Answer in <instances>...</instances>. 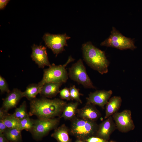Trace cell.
<instances>
[{
	"mask_svg": "<svg viewBox=\"0 0 142 142\" xmlns=\"http://www.w3.org/2000/svg\"><path fill=\"white\" fill-rule=\"evenodd\" d=\"M82 49L84 60L88 66L101 74L108 72L109 62L104 51L90 41L83 44Z\"/></svg>",
	"mask_w": 142,
	"mask_h": 142,
	"instance_id": "cell-2",
	"label": "cell"
},
{
	"mask_svg": "<svg viewBox=\"0 0 142 142\" xmlns=\"http://www.w3.org/2000/svg\"><path fill=\"white\" fill-rule=\"evenodd\" d=\"M21 131L17 128H7L3 134L9 142H22Z\"/></svg>",
	"mask_w": 142,
	"mask_h": 142,
	"instance_id": "cell-19",
	"label": "cell"
},
{
	"mask_svg": "<svg viewBox=\"0 0 142 142\" xmlns=\"http://www.w3.org/2000/svg\"><path fill=\"white\" fill-rule=\"evenodd\" d=\"M69 129L64 124L55 129L51 136L58 142H71L69 136Z\"/></svg>",
	"mask_w": 142,
	"mask_h": 142,
	"instance_id": "cell-17",
	"label": "cell"
},
{
	"mask_svg": "<svg viewBox=\"0 0 142 142\" xmlns=\"http://www.w3.org/2000/svg\"><path fill=\"white\" fill-rule=\"evenodd\" d=\"M110 142H113V141H111Z\"/></svg>",
	"mask_w": 142,
	"mask_h": 142,
	"instance_id": "cell-33",
	"label": "cell"
},
{
	"mask_svg": "<svg viewBox=\"0 0 142 142\" xmlns=\"http://www.w3.org/2000/svg\"><path fill=\"white\" fill-rule=\"evenodd\" d=\"M110 36L100 44L101 46L115 48L121 50L136 48L134 41L131 38L123 36L114 27Z\"/></svg>",
	"mask_w": 142,
	"mask_h": 142,
	"instance_id": "cell-7",
	"label": "cell"
},
{
	"mask_svg": "<svg viewBox=\"0 0 142 142\" xmlns=\"http://www.w3.org/2000/svg\"><path fill=\"white\" fill-rule=\"evenodd\" d=\"M15 117L18 120H20L29 116L27 109V103L24 101L18 108H16L13 113Z\"/></svg>",
	"mask_w": 142,
	"mask_h": 142,
	"instance_id": "cell-22",
	"label": "cell"
},
{
	"mask_svg": "<svg viewBox=\"0 0 142 142\" xmlns=\"http://www.w3.org/2000/svg\"><path fill=\"white\" fill-rule=\"evenodd\" d=\"M0 90L2 93L7 92L8 93L10 92L6 80L1 75L0 76Z\"/></svg>",
	"mask_w": 142,
	"mask_h": 142,
	"instance_id": "cell-25",
	"label": "cell"
},
{
	"mask_svg": "<svg viewBox=\"0 0 142 142\" xmlns=\"http://www.w3.org/2000/svg\"><path fill=\"white\" fill-rule=\"evenodd\" d=\"M79 103L77 102L67 103L60 117L70 121L74 119L76 117Z\"/></svg>",
	"mask_w": 142,
	"mask_h": 142,
	"instance_id": "cell-18",
	"label": "cell"
},
{
	"mask_svg": "<svg viewBox=\"0 0 142 142\" xmlns=\"http://www.w3.org/2000/svg\"><path fill=\"white\" fill-rule=\"evenodd\" d=\"M85 141L80 139H78L75 142H85Z\"/></svg>",
	"mask_w": 142,
	"mask_h": 142,
	"instance_id": "cell-32",
	"label": "cell"
},
{
	"mask_svg": "<svg viewBox=\"0 0 142 142\" xmlns=\"http://www.w3.org/2000/svg\"><path fill=\"white\" fill-rule=\"evenodd\" d=\"M77 116L83 119L96 121L101 114L95 105L88 103L83 108L78 109Z\"/></svg>",
	"mask_w": 142,
	"mask_h": 142,
	"instance_id": "cell-13",
	"label": "cell"
},
{
	"mask_svg": "<svg viewBox=\"0 0 142 142\" xmlns=\"http://www.w3.org/2000/svg\"><path fill=\"white\" fill-rule=\"evenodd\" d=\"M31 57L39 68H43L45 66L51 65L48 57L46 48L42 45L34 44L32 47Z\"/></svg>",
	"mask_w": 142,
	"mask_h": 142,
	"instance_id": "cell-11",
	"label": "cell"
},
{
	"mask_svg": "<svg viewBox=\"0 0 142 142\" xmlns=\"http://www.w3.org/2000/svg\"><path fill=\"white\" fill-rule=\"evenodd\" d=\"M69 133L78 139L84 141L96 135L99 125L95 121L76 117L71 121Z\"/></svg>",
	"mask_w": 142,
	"mask_h": 142,
	"instance_id": "cell-3",
	"label": "cell"
},
{
	"mask_svg": "<svg viewBox=\"0 0 142 142\" xmlns=\"http://www.w3.org/2000/svg\"><path fill=\"white\" fill-rule=\"evenodd\" d=\"M60 118H38L32 119V128L30 132L33 138L36 140H40L51 130L57 127Z\"/></svg>",
	"mask_w": 142,
	"mask_h": 142,
	"instance_id": "cell-5",
	"label": "cell"
},
{
	"mask_svg": "<svg viewBox=\"0 0 142 142\" xmlns=\"http://www.w3.org/2000/svg\"><path fill=\"white\" fill-rule=\"evenodd\" d=\"M29 116L38 118H52L60 117L67 102L59 98L51 99L42 97L30 101Z\"/></svg>",
	"mask_w": 142,
	"mask_h": 142,
	"instance_id": "cell-1",
	"label": "cell"
},
{
	"mask_svg": "<svg viewBox=\"0 0 142 142\" xmlns=\"http://www.w3.org/2000/svg\"><path fill=\"white\" fill-rule=\"evenodd\" d=\"M113 94L111 90H97L90 93L86 98L87 103L97 105L104 108Z\"/></svg>",
	"mask_w": 142,
	"mask_h": 142,
	"instance_id": "cell-10",
	"label": "cell"
},
{
	"mask_svg": "<svg viewBox=\"0 0 142 142\" xmlns=\"http://www.w3.org/2000/svg\"><path fill=\"white\" fill-rule=\"evenodd\" d=\"M9 0H0V9H3L6 6Z\"/></svg>",
	"mask_w": 142,
	"mask_h": 142,
	"instance_id": "cell-30",
	"label": "cell"
},
{
	"mask_svg": "<svg viewBox=\"0 0 142 142\" xmlns=\"http://www.w3.org/2000/svg\"><path fill=\"white\" fill-rule=\"evenodd\" d=\"M3 99L2 107L6 111L16 108L21 99L23 97V92L17 88L10 92Z\"/></svg>",
	"mask_w": 142,
	"mask_h": 142,
	"instance_id": "cell-14",
	"label": "cell"
},
{
	"mask_svg": "<svg viewBox=\"0 0 142 142\" xmlns=\"http://www.w3.org/2000/svg\"><path fill=\"white\" fill-rule=\"evenodd\" d=\"M85 141L87 142H108L107 141L102 138L94 136L90 137L86 139Z\"/></svg>",
	"mask_w": 142,
	"mask_h": 142,
	"instance_id": "cell-27",
	"label": "cell"
},
{
	"mask_svg": "<svg viewBox=\"0 0 142 142\" xmlns=\"http://www.w3.org/2000/svg\"><path fill=\"white\" fill-rule=\"evenodd\" d=\"M74 60L70 56L67 62L63 65H56L54 63L51 64L48 68L44 70L43 78L38 84L42 87L43 85L48 83H65L69 77L66 67Z\"/></svg>",
	"mask_w": 142,
	"mask_h": 142,
	"instance_id": "cell-4",
	"label": "cell"
},
{
	"mask_svg": "<svg viewBox=\"0 0 142 142\" xmlns=\"http://www.w3.org/2000/svg\"><path fill=\"white\" fill-rule=\"evenodd\" d=\"M70 38L66 33L53 34L46 33L43 37L46 45L56 56L65 50L64 47L68 46L67 40Z\"/></svg>",
	"mask_w": 142,
	"mask_h": 142,
	"instance_id": "cell-8",
	"label": "cell"
},
{
	"mask_svg": "<svg viewBox=\"0 0 142 142\" xmlns=\"http://www.w3.org/2000/svg\"><path fill=\"white\" fill-rule=\"evenodd\" d=\"M42 87L38 84H29L26 90L23 92V97H26L30 101L35 99L37 95L40 93Z\"/></svg>",
	"mask_w": 142,
	"mask_h": 142,
	"instance_id": "cell-20",
	"label": "cell"
},
{
	"mask_svg": "<svg viewBox=\"0 0 142 142\" xmlns=\"http://www.w3.org/2000/svg\"><path fill=\"white\" fill-rule=\"evenodd\" d=\"M29 116L19 120V129L22 131L25 130L30 132L31 131L33 127V122Z\"/></svg>",
	"mask_w": 142,
	"mask_h": 142,
	"instance_id": "cell-23",
	"label": "cell"
},
{
	"mask_svg": "<svg viewBox=\"0 0 142 142\" xmlns=\"http://www.w3.org/2000/svg\"><path fill=\"white\" fill-rule=\"evenodd\" d=\"M7 128L3 120H0V133H3Z\"/></svg>",
	"mask_w": 142,
	"mask_h": 142,
	"instance_id": "cell-29",
	"label": "cell"
},
{
	"mask_svg": "<svg viewBox=\"0 0 142 142\" xmlns=\"http://www.w3.org/2000/svg\"><path fill=\"white\" fill-rule=\"evenodd\" d=\"M0 142H9L2 133H0Z\"/></svg>",
	"mask_w": 142,
	"mask_h": 142,
	"instance_id": "cell-31",
	"label": "cell"
},
{
	"mask_svg": "<svg viewBox=\"0 0 142 142\" xmlns=\"http://www.w3.org/2000/svg\"><path fill=\"white\" fill-rule=\"evenodd\" d=\"M112 116L105 119L99 125L95 135L107 141L111 134L116 129Z\"/></svg>",
	"mask_w": 142,
	"mask_h": 142,
	"instance_id": "cell-12",
	"label": "cell"
},
{
	"mask_svg": "<svg viewBox=\"0 0 142 142\" xmlns=\"http://www.w3.org/2000/svg\"><path fill=\"white\" fill-rule=\"evenodd\" d=\"M59 94L60 98L67 100H71L69 88L65 87L60 91Z\"/></svg>",
	"mask_w": 142,
	"mask_h": 142,
	"instance_id": "cell-26",
	"label": "cell"
},
{
	"mask_svg": "<svg viewBox=\"0 0 142 142\" xmlns=\"http://www.w3.org/2000/svg\"><path fill=\"white\" fill-rule=\"evenodd\" d=\"M68 77L86 88H96L88 75L83 60L80 59L73 64L68 69Z\"/></svg>",
	"mask_w": 142,
	"mask_h": 142,
	"instance_id": "cell-6",
	"label": "cell"
},
{
	"mask_svg": "<svg viewBox=\"0 0 142 142\" xmlns=\"http://www.w3.org/2000/svg\"><path fill=\"white\" fill-rule=\"evenodd\" d=\"M3 120L7 128L19 129V120L15 117L13 114H9Z\"/></svg>",
	"mask_w": 142,
	"mask_h": 142,
	"instance_id": "cell-21",
	"label": "cell"
},
{
	"mask_svg": "<svg viewBox=\"0 0 142 142\" xmlns=\"http://www.w3.org/2000/svg\"><path fill=\"white\" fill-rule=\"evenodd\" d=\"M112 117L116 129L120 131L127 133L134 129L135 126L132 119L130 110L125 109L120 112H116Z\"/></svg>",
	"mask_w": 142,
	"mask_h": 142,
	"instance_id": "cell-9",
	"label": "cell"
},
{
	"mask_svg": "<svg viewBox=\"0 0 142 142\" xmlns=\"http://www.w3.org/2000/svg\"><path fill=\"white\" fill-rule=\"evenodd\" d=\"M63 83H48L42 87L39 94L42 97L51 98L55 97L59 92L60 87Z\"/></svg>",
	"mask_w": 142,
	"mask_h": 142,
	"instance_id": "cell-15",
	"label": "cell"
},
{
	"mask_svg": "<svg viewBox=\"0 0 142 142\" xmlns=\"http://www.w3.org/2000/svg\"><path fill=\"white\" fill-rule=\"evenodd\" d=\"M122 102V100L120 96H114L110 98L106 105L104 119H106L118 112Z\"/></svg>",
	"mask_w": 142,
	"mask_h": 142,
	"instance_id": "cell-16",
	"label": "cell"
},
{
	"mask_svg": "<svg viewBox=\"0 0 142 142\" xmlns=\"http://www.w3.org/2000/svg\"><path fill=\"white\" fill-rule=\"evenodd\" d=\"M9 114L2 107L0 108V120H3Z\"/></svg>",
	"mask_w": 142,
	"mask_h": 142,
	"instance_id": "cell-28",
	"label": "cell"
},
{
	"mask_svg": "<svg viewBox=\"0 0 142 142\" xmlns=\"http://www.w3.org/2000/svg\"><path fill=\"white\" fill-rule=\"evenodd\" d=\"M69 89L71 100H75L76 102L82 103V102L80 99V96L83 95V94L80 93L79 90L76 87L75 85L71 86Z\"/></svg>",
	"mask_w": 142,
	"mask_h": 142,
	"instance_id": "cell-24",
	"label": "cell"
}]
</instances>
